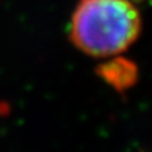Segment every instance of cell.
<instances>
[{"label": "cell", "mask_w": 152, "mask_h": 152, "mask_svg": "<svg viewBox=\"0 0 152 152\" xmlns=\"http://www.w3.org/2000/svg\"><path fill=\"white\" fill-rule=\"evenodd\" d=\"M141 15L131 0H81L71 18L72 43L93 57L126 51L141 33Z\"/></svg>", "instance_id": "obj_1"}, {"label": "cell", "mask_w": 152, "mask_h": 152, "mask_svg": "<svg viewBox=\"0 0 152 152\" xmlns=\"http://www.w3.org/2000/svg\"><path fill=\"white\" fill-rule=\"evenodd\" d=\"M151 1H152V0H151Z\"/></svg>", "instance_id": "obj_2"}]
</instances>
